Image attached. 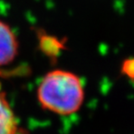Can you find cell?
Returning <instances> with one entry per match:
<instances>
[{
    "mask_svg": "<svg viewBox=\"0 0 134 134\" xmlns=\"http://www.w3.org/2000/svg\"><path fill=\"white\" fill-rule=\"evenodd\" d=\"M36 92L40 106L59 115L76 113L85 98L81 78L65 70L47 73L38 84Z\"/></svg>",
    "mask_w": 134,
    "mask_h": 134,
    "instance_id": "6da1fadb",
    "label": "cell"
},
{
    "mask_svg": "<svg viewBox=\"0 0 134 134\" xmlns=\"http://www.w3.org/2000/svg\"><path fill=\"white\" fill-rule=\"evenodd\" d=\"M19 52V41L12 28L0 21V67L10 64Z\"/></svg>",
    "mask_w": 134,
    "mask_h": 134,
    "instance_id": "7a4b0ae2",
    "label": "cell"
},
{
    "mask_svg": "<svg viewBox=\"0 0 134 134\" xmlns=\"http://www.w3.org/2000/svg\"><path fill=\"white\" fill-rule=\"evenodd\" d=\"M19 123L0 83V134H17Z\"/></svg>",
    "mask_w": 134,
    "mask_h": 134,
    "instance_id": "3957f363",
    "label": "cell"
}]
</instances>
